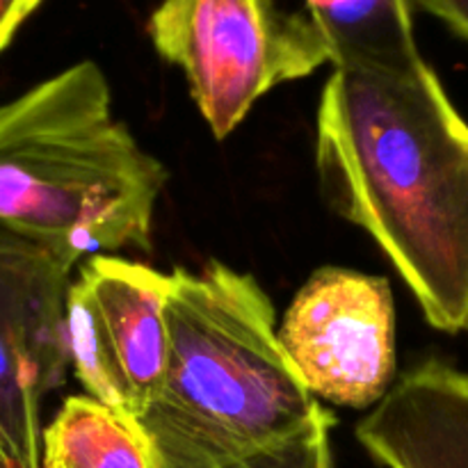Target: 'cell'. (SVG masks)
<instances>
[{
  "label": "cell",
  "instance_id": "cell-3",
  "mask_svg": "<svg viewBox=\"0 0 468 468\" xmlns=\"http://www.w3.org/2000/svg\"><path fill=\"white\" fill-rule=\"evenodd\" d=\"M165 181L90 59L0 105V227L67 263L149 250Z\"/></svg>",
  "mask_w": 468,
  "mask_h": 468
},
{
  "label": "cell",
  "instance_id": "cell-7",
  "mask_svg": "<svg viewBox=\"0 0 468 468\" xmlns=\"http://www.w3.org/2000/svg\"><path fill=\"white\" fill-rule=\"evenodd\" d=\"M73 265L0 227V468H41V402L69 366Z\"/></svg>",
  "mask_w": 468,
  "mask_h": 468
},
{
  "label": "cell",
  "instance_id": "cell-14",
  "mask_svg": "<svg viewBox=\"0 0 468 468\" xmlns=\"http://www.w3.org/2000/svg\"><path fill=\"white\" fill-rule=\"evenodd\" d=\"M41 468H53V466H41Z\"/></svg>",
  "mask_w": 468,
  "mask_h": 468
},
{
  "label": "cell",
  "instance_id": "cell-12",
  "mask_svg": "<svg viewBox=\"0 0 468 468\" xmlns=\"http://www.w3.org/2000/svg\"><path fill=\"white\" fill-rule=\"evenodd\" d=\"M41 0H0V53L9 46L18 27L39 7Z\"/></svg>",
  "mask_w": 468,
  "mask_h": 468
},
{
  "label": "cell",
  "instance_id": "cell-10",
  "mask_svg": "<svg viewBox=\"0 0 468 468\" xmlns=\"http://www.w3.org/2000/svg\"><path fill=\"white\" fill-rule=\"evenodd\" d=\"M41 466L158 468V462L135 419L76 396L41 432Z\"/></svg>",
  "mask_w": 468,
  "mask_h": 468
},
{
  "label": "cell",
  "instance_id": "cell-6",
  "mask_svg": "<svg viewBox=\"0 0 468 468\" xmlns=\"http://www.w3.org/2000/svg\"><path fill=\"white\" fill-rule=\"evenodd\" d=\"M279 343L314 398L375 407L396 379V306L384 277L320 268L277 329Z\"/></svg>",
  "mask_w": 468,
  "mask_h": 468
},
{
  "label": "cell",
  "instance_id": "cell-13",
  "mask_svg": "<svg viewBox=\"0 0 468 468\" xmlns=\"http://www.w3.org/2000/svg\"><path fill=\"white\" fill-rule=\"evenodd\" d=\"M419 3L468 41V0H419Z\"/></svg>",
  "mask_w": 468,
  "mask_h": 468
},
{
  "label": "cell",
  "instance_id": "cell-8",
  "mask_svg": "<svg viewBox=\"0 0 468 468\" xmlns=\"http://www.w3.org/2000/svg\"><path fill=\"white\" fill-rule=\"evenodd\" d=\"M356 439L384 468H468V373L441 361L410 370Z\"/></svg>",
  "mask_w": 468,
  "mask_h": 468
},
{
  "label": "cell",
  "instance_id": "cell-5",
  "mask_svg": "<svg viewBox=\"0 0 468 468\" xmlns=\"http://www.w3.org/2000/svg\"><path fill=\"white\" fill-rule=\"evenodd\" d=\"M165 295L167 274L110 254L87 259L69 286V364L87 398L135 420L167 364Z\"/></svg>",
  "mask_w": 468,
  "mask_h": 468
},
{
  "label": "cell",
  "instance_id": "cell-1",
  "mask_svg": "<svg viewBox=\"0 0 468 468\" xmlns=\"http://www.w3.org/2000/svg\"><path fill=\"white\" fill-rule=\"evenodd\" d=\"M315 167L334 210L378 242L428 323L468 329V123L425 59L334 69Z\"/></svg>",
  "mask_w": 468,
  "mask_h": 468
},
{
  "label": "cell",
  "instance_id": "cell-11",
  "mask_svg": "<svg viewBox=\"0 0 468 468\" xmlns=\"http://www.w3.org/2000/svg\"><path fill=\"white\" fill-rule=\"evenodd\" d=\"M332 425L334 416L324 410L309 428L292 434L286 441H279L219 468H334L332 443H329Z\"/></svg>",
  "mask_w": 468,
  "mask_h": 468
},
{
  "label": "cell",
  "instance_id": "cell-2",
  "mask_svg": "<svg viewBox=\"0 0 468 468\" xmlns=\"http://www.w3.org/2000/svg\"><path fill=\"white\" fill-rule=\"evenodd\" d=\"M167 364L137 419L158 468H219L286 441L324 407L283 352L272 302L224 263L174 270L165 295Z\"/></svg>",
  "mask_w": 468,
  "mask_h": 468
},
{
  "label": "cell",
  "instance_id": "cell-9",
  "mask_svg": "<svg viewBox=\"0 0 468 468\" xmlns=\"http://www.w3.org/2000/svg\"><path fill=\"white\" fill-rule=\"evenodd\" d=\"M334 69H402L420 62L411 0H306Z\"/></svg>",
  "mask_w": 468,
  "mask_h": 468
},
{
  "label": "cell",
  "instance_id": "cell-4",
  "mask_svg": "<svg viewBox=\"0 0 468 468\" xmlns=\"http://www.w3.org/2000/svg\"><path fill=\"white\" fill-rule=\"evenodd\" d=\"M149 37L186 73L218 140L240 126L261 96L329 62L309 14H288L274 0H163Z\"/></svg>",
  "mask_w": 468,
  "mask_h": 468
}]
</instances>
